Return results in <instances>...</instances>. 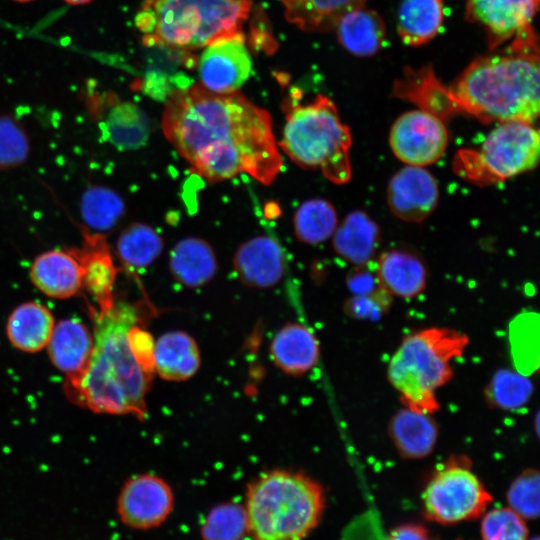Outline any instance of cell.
Returning a JSON list of instances; mask_svg holds the SVG:
<instances>
[{
  "label": "cell",
  "instance_id": "obj_1",
  "mask_svg": "<svg viewBox=\"0 0 540 540\" xmlns=\"http://www.w3.org/2000/svg\"><path fill=\"white\" fill-rule=\"evenodd\" d=\"M162 130L191 171L209 183L246 173L270 185L283 166L269 112L238 91L215 93L200 83L174 90Z\"/></svg>",
  "mask_w": 540,
  "mask_h": 540
},
{
  "label": "cell",
  "instance_id": "obj_2",
  "mask_svg": "<svg viewBox=\"0 0 540 540\" xmlns=\"http://www.w3.org/2000/svg\"><path fill=\"white\" fill-rule=\"evenodd\" d=\"M90 310L94 319L92 355L82 375L64 383V391L70 401L93 412L143 420L154 374L136 359L128 339L129 329L144 321L143 310L140 305L116 300L109 309Z\"/></svg>",
  "mask_w": 540,
  "mask_h": 540
},
{
  "label": "cell",
  "instance_id": "obj_3",
  "mask_svg": "<svg viewBox=\"0 0 540 540\" xmlns=\"http://www.w3.org/2000/svg\"><path fill=\"white\" fill-rule=\"evenodd\" d=\"M539 48L530 26L514 36L506 51L472 61L448 87L458 112L487 124H532L540 112Z\"/></svg>",
  "mask_w": 540,
  "mask_h": 540
},
{
  "label": "cell",
  "instance_id": "obj_4",
  "mask_svg": "<svg viewBox=\"0 0 540 540\" xmlns=\"http://www.w3.org/2000/svg\"><path fill=\"white\" fill-rule=\"evenodd\" d=\"M244 507L252 540H303L322 519L325 494L310 476L275 469L248 484Z\"/></svg>",
  "mask_w": 540,
  "mask_h": 540
},
{
  "label": "cell",
  "instance_id": "obj_5",
  "mask_svg": "<svg viewBox=\"0 0 540 540\" xmlns=\"http://www.w3.org/2000/svg\"><path fill=\"white\" fill-rule=\"evenodd\" d=\"M251 0H145L136 26L147 46L198 49L242 32Z\"/></svg>",
  "mask_w": 540,
  "mask_h": 540
},
{
  "label": "cell",
  "instance_id": "obj_6",
  "mask_svg": "<svg viewBox=\"0 0 540 540\" xmlns=\"http://www.w3.org/2000/svg\"><path fill=\"white\" fill-rule=\"evenodd\" d=\"M469 337L460 331L431 327L405 337L387 367L390 384L404 407L425 414L439 409L436 391L453 377L451 361L461 357Z\"/></svg>",
  "mask_w": 540,
  "mask_h": 540
},
{
  "label": "cell",
  "instance_id": "obj_7",
  "mask_svg": "<svg viewBox=\"0 0 540 540\" xmlns=\"http://www.w3.org/2000/svg\"><path fill=\"white\" fill-rule=\"evenodd\" d=\"M278 147L298 166L320 171L330 182L345 184L352 176V136L331 99L318 95L302 105L290 102Z\"/></svg>",
  "mask_w": 540,
  "mask_h": 540
},
{
  "label": "cell",
  "instance_id": "obj_8",
  "mask_svg": "<svg viewBox=\"0 0 540 540\" xmlns=\"http://www.w3.org/2000/svg\"><path fill=\"white\" fill-rule=\"evenodd\" d=\"M540 136L532 124L499 123L478 149L459 150L453 170L475 185H491L534 169L539 161Z\"/></svg>",
  "mask_w": 540,
  "mask_h": 540
},
{
  "label": "cell",
  "instance_id": "obj_9",
  "mask_svg": "<svg viewBox=\"0 0 540 540\" xmlns=\"http://www.w3.org/2000/svg\"><path fill=\"white\" fill-rule=\"evenodd\" d=\"M492 496L468 464L454 461L442 466L428 482L424 513L440 524H454L480 517Z\"/></svg>",
  "mask_w": 540,
  "mask_h": 540
},
{
  "label": "cell",
  "instance_id": "obj_10",
  "mask_svg": "<svg viewBox=\"0 0 540 540\" xmlns=\"http://www.w3.org/2000/svg\"><path fill=\"white\" fill-rule=\"evenodd\" d=\"M448 140L444 120L421 109L399 116L389 133L392 152L409 166L424 167L435 163L445 153Z\"/></svg>",
  "mask_w": 540,
  "mask_h": 540
},
{
  "label": "cell",
  "instance_id": "obj_11",
  "mask_svg": "<svg viewBox=\"0 0 540 540\" xmlns=\"http://www.w3.org/2000/svg\"><path fill=\"white\" fill-rule=\"evenodd\" d=\"M175 504L171 486L163 478L149 473L130 477L117 498L120 521L135 530L161 526L172 514Z\"/></svg>",
  "mask_w": 540,
  "mask_h": 540
},
{
  "label": "cell",
  "instance_id": "obj_12",
  "mask_svg": "<svg viewBox=\"0 0 540 540\" xmlns=\"http://www.w3.org/2000/svg\"><path fill=\"white\" fill-rule=\"evenodd\" d=\"M252 59L243 32L207 45L199 60L200 84L215 93H233L248 80Z\"/></svg>",
  "mask_w": 540,
  "mask_h": 540
},
{
  "label": "cell",
  "instance_id": "obj_13",
  "mask_svg": "<svg viewBox=\"0 0 540 540\" xmlns=\"http://www.w3.org/2000/svg\"><path fill=\"white\" fill-rule=\"evenodd\" d=\"M438 199L437 181L424 167L406 165L388 183V206L405 222H422L435 210Z\"/></svg>",
  "mask_w": 540,
  "mask_h": 540
},
{
  "label": "cell",
  "instance_id": "obj_14",
  "mask_svg": "<svg viewBox=\"0 0 540 540\" xmlns=\"http://www.w3.org/2000/svg\"><path fill=\"white\" fill-rule=\"evenodd\" d=\"M539 0H468L466 19L486 31L491 49L532 26Z\"/></svg>",
  "mask_w": 540,
  "mask_h": 540
},
{
  "label": "cell",
  "instance_id": "obj_15",
  "mask_svg": "<svg viewBox=\"0 0 540 540\" xmlns=\"http://www.w3.org/2000/svg\"><path fill=\"white\" fill-rule=\"evenodd\" d=\"M233 268L245 285L265 289L281 281L286 271V259L280 244L274 238L262 235L238 247Z\"/></svg>",
  "mask_w": 540,
  "mask_h": 540
},
{
  "label": "cell",
  "instance_id": "obj_16",
  "mask_svg": "<svg viewBox=\"0 0 540 540\" xmlns=\"http://www.w3.org/2000/svg\"><path fill=\"white\" fill-rule=\"evenodd\" d=\"M29 274L34 286L50 298L68 299L83 288L82 268L73 248L41 253Z\"/></svg>",
  "mask_w": 540,
  "mask_h": 540
},
{
  "label": "cell",
  "instance_id": "obj_17",
  "mask_svg": "<svg viewBox=\"0 0 540 540\" xmlns=\"http://www.w3.org/2000/svg\"><path fill=\"white\" fill-rule=\"evenodd\" d=\"M94 336L81 320L64 319L55 324L46 347L53 365L66 375L65 383L76 381L92 355Z\"/></svg>",
  "mask_w": 540,
  "mask_h": 540
},
{
  "label": "cell",
  "instance_id": "obj_18",
  "mask_svg": "<svg viewBox=\"0 0 540 540\" xmlns=\"http://www.w3.org/2000/svg\"><path fill=\"white\" fill-rule=\"evenodd\" d=\"M82 268L83 288L99 306L106 310L113 306V288L117 276L110 249L99 234L86 235L81 248L73 249Z\"/></svg>",
  "mask_w": 540,
  "mask_h": 540
},
{
  "label": "cell",
  "instance_id": "obj_19",
  "mask_svg": "<svg viewBox=\"0 0 540 540\" xmlns=\"http://www.w3.org/2000/svg\"><path fill=\"white\" fill-rule=\"evenodd\" d=\"M377 285L390 296L412 299L423 292L427 270L415 254L400 249L385 251L374 265Z\"/></svg>",
  "mask_w": 540,
  "mask_h": 540
},
{
  "label": "cell",
  "instance_id": "obj_20",
  "mask_svg": "<svg viewBox=\"0 0 540 540\" xmlns=\"http://www.w3.org/2000/svg\"><path fill=\"white\" fill-rule=\"evenodd\" d=\"M275 366L290 376H301L318 362L320 347L315 335L300 323H289L277 331L270 343Z\"/></svg>",
  "mask_w": 540,
  "mask_h": 540
},
{
  "label": "cell",
  "instance_id": "obj_21",
  "mask_svg": "<svg viewBox=\"0 0 540 540\" xmlns=\"http://www.w3.org/2000/svg\"><path fill=\"white\" fill-rule=\"evenodd\" d=\"M200 351L195 339L184 331L162 334L154 346V370L167 381H185L198 371Z\"/></svg>",
  "mask_w": 540,
  "mask_h": 540
},
{
  "label": "cell",
  "instance_id": "obj_22",
  "mask_svg": "<svg viewBox=\"0 0 540 540\" xmlns=\"http://www.w3.org/2000/svg\"><path fill=\"white\" fill-rule=\"evenodd\" d=\"M388 434L403 458L421 459L434 450L438 427L430 414L404 407L390 419Z\"/></svg>",
  "mask_w": 540,
  "mask_h": 540
},
{
  "label": "cell",
  "instance_id": "obj_23",
  "mask_svg": "<svg viewBox=\"0 0 540 540\" xmlns=\"http://www.w3.org/2000/svg\"><path fill=\"white\" fill-rule=\"evenodd\" d=\"M169 269L183 286L198 288L215 276L216 255L207 241L196 237L184 238L170 252Z\"/></svg>",
  "mask_w": 540,
  "mask_h": 540
},
{
  "label": "cell",
  "instance_id": "obj_24",
  "mask_svg": "<svg viewBox=\"0 0 540 540\" xmlns=\"http://www.w3.org/2000/svg\"><path fill=\"white\" fill-rule=\"evenodd\" d=\"M343 47L357 56L374 55L385 40V25L378 13L357 5L347 10L335 28Z\"/></svg>",
  "mask_w": 540,
  "mask_h": 540
},
{
  "label": "cell",
  "instance_id": "obj_25",
  "mask_svg": "<svg viewBox=\"0 0 540 540\" xmlns=\"http://www.w3.org/2000/svg\"><path fill=\"white\" fill-rule=\"evenodd\" d=\"M54 326L51 311L37 301H29L12 311L6 324V334L18 350L35 353L47 346Z\"/></svg>",
  "mask_w": 540,
  "mask_h": 540
},
{
  "label": "cell",
  "instance_id": "obj_26",
  "mask_svg": "<svg viewBox=\"0 0 540 540\" xmlns=\"http://www.w3.org/2000/svg\"><path fill=\"white\" fill-rule=\"evenodd\" d=\"M333 248L344 260L356 265L370 264L380 239L379 226L362 211L348 214L333 233Z\"/></svg>",
  "mask_w": 540,
  "mask_h": 540
},
{
  "label": "cell",
  "instance_id": "obj_27",
  "mask_svg": "<svg viewBox=\"0 0 540 540\" xmlns=\"http://www.w3.org/2000/svg\"><path fill=\"white\" fill-rule=\"evenodd\" d=\"M393 90L396 97L414 102L419 109L443 120L458 112L448 88L436 79L430 67L409 69L402 79L395 82Z\"/></svg>",
  "mask_w": 540,
  "mask_h": 540
},
{
  "label": "cell",
  "instance_id": "obj_28",
  "mask_svg": "<svg viewBox=\"0 0 540 540\" xmlns=\"http://www.w3.org/2000/svg\"><path fill=\"white\" fill-rule=\"evenodd\" d=\"M444 19V0H404L398 11L397 30L404 43L419 46L439 32Z\"/></svg>",
  "mask_w": 540,
  "mask_h": 540
},
{
  "label": "cell",
  "instance_id": "obj_29",
  "mask_svg": "<svg viewBox=\"0 0 540 540\" xmlns=\"http://www.w3.org/2000/svg\"><path fill=\"white\" fill-rule=\"evenodd\" d=\"M286 19L306 32H323L335 28L339 18L365 0H280Z\"/></svg>",
  "mask_w": 540,
  "mask_h": 540
},
{
  "label": "cell",
  "instance_id": "obj_30",
  "mask_svg": "<svg viewBox=\"0 0 540 540\" xmlns=\"http://www.w3.org/2000/svg\"><path fill=\"white\" fill-rule=\"evenodd\" d=\"M163 240L150 226L135 223L120 234L117 254L125 267L140 270L152 264L163 250Z\"/></svg>",
  "mask_w": 540,
  "mask_h": 540
},
{
  "label": "cell",
  "instance_id": "obj_31",
  "mask_svg": "<svg viewBox=\"0 0 540 540\" xmlns=\"http://www.w3.org/2000/svg\"><path fill=\"white\" fill-rule=\"evenodd\" d=\"M338 226L334 206L324 199L303 202L293 217L297 239L307 244H318L329 239Z\"/></svg>",
  "mask_w": 540,
  "mask_h": 540
},
{
  "label": "cell",
  "instance_id": "obj_32",
  "mask_svg": "<svg viewBox=\"0 0 540 540\" xmlns=\"http://www.w3.org/2000/svg\"><path fill=\"white\" fill-rule=\"evenodd\" d=\"M199 533L202 540H243L248 536L244 504L235 501L216 504L202 520Z\"/></svg>",
  "mask_w": 540,
  "mask_h": 540
},
{
  "label": "cell",
  "instance_id": "obj_33",
  "mask_svg": "<svg viewBox=\"0 0 540 540\" xmlns=\"http://www.w3.org/2000/svg\"><path fill=\"white\" fill-rule=\"evenodd\" d=\"M532 392V383L524 374L502 369L493 376L485 397L493 407L516 410L527 404Z\"/></svg>",
  "mask_w": 540,
  "mask_h": 540
},
{
  "label": "cell",
  "instance_id": "obj_34",
  "mask_svg": "<svg viewBox=\"0 0 540 540\" xmlns=\"http://www.w3.org/2000/svg\"><path fill=\"white\" fill-rule=\"evenodd\" d=\"M123 210L121 198L105 188L91 189L82 201V211L86 222L100 230L111 228L121 217Z\"/></svg>",
  "mask_w": 540,
  "mask_h": 540
},
{
  "label": "cell",
  "instance_id": "obj_35",
  "mask_svg": "<svg viewBox=\"0 0 540 540\" xmlns=\"http://www.w3.org/2000/svg\"><path fill=\"white\" fill-rule=\"evenodd\" d=\"M537 320H533V314L521 315L514 326L511 327L512 353L515 364L520 373H529L538 368V333L533 325Z\"/></svg>",
  "mask_w": 540,
  "mask_h": 540
},
{
  "label": "cell",
  "instance_id": "obj_36",
  "mask_svg": "<svg viewBox=\"0 0 540 540\" xmlns=\"http://www.w3.org/2000/svg\"><path fill=\"white\" fill-rule=\"evenodd\" d=\"M111 131L114 141L126 148H136L144 144L149 135L148 121L135 106H120L113 115Z\"/></svg>",
  "mask_w": 540,
  "mask_h": 540
},
{
  "label": "cell",
  "instance_id": "obj_37",
  "mask_svg": "<svg viewBox=\"0 0 540 540\" xmlns=\"http://www.w3.org/2000/svg\"><path fill=\"white\" fill-rule=\"evenodd\" d=\"M539 472L523 471L511 483L507 492L509 508L524 520H534L539 515Z\"/></svg>",
  "mask_w": 540,
  "mask_h": 540
},
{
  "label": "cell",
  "instance_id": "obj_38",
  "mask_svg": "<svg viewBox=\"0 0 540 540\" xmlns=\"http://www.w3.org/2000/svg\"><path fill=\"white\" fill-rule=\"evenodd\" d=\"M525 520L508 508L488 512L481 523L482 540H527Z\"/></svg>",
  "mask_w": 540,
  "mask_h": 540
},
{
  "label": "cell",
  "instance_id": "obj_39",
  "mask_svg": "<svg viewBox=\"0 0 540 540\" xmlns=\"http://www.w3.org/2000/svg\"><path fill=\"white\" fill-rule=\"evenodd\" d=\"M27 155V140L11 119H0V168L19 164Z\"/></svg>",
  "mask_w": 540,
  "mask_h": 540
},
{
  "label": "cell",
  "instance_id": "obj_40",
  "mask_svg": "<svg viewBox=\"0 0 540 540\" xmlns=\"http://www.w3.org/2000/svg\"><path fill=\"white\" fill-rule=\"evenodd\" d=\"M391 298L386 292L378 287L365 294H356L347 302L348 312L356 316L368 317L371 311L377 312L387 306Z\"/></svg>",
  "mask_w": 540,
  "mask_h": 540
},
{
  "label": "cell",
  "instance_id": "obj_41",
  "mask_svg": "<svg viewBox=\"0 0 540 540\" xmlns=\"http://www.w3.org/2000/svg\"><path fill=\"white\" fill-rule=\"evenodd\" d=\"M388 540H431V538L424 526L403 524L391 531Z\"/></svg>",
  "mask_w": 540,
  "mask_h": 540
},
{
  "label": "cell",
  "instance_id": "obj_42",
  "mask_svg": "<svg viewBox=\"0 0 540 540\" xmlns=\"http://www.w3.org/2000/svg\"><path fill=\"white\" fill-rule=\"evenodd\" d=\"M64 1L73 5H81V4H86L88 2H91L92 0H64Z\"/></svg>",
  "mask_w": 540,
  "mask_h": 540
},
{
  "label": "cell",
  "instance_id": "obj_43",
  "mask_svg": "<svg viewBox=\"0 0 540 540\" xmlns=\"http://www.w3.org/2000/svg\"><path fill=\"white\" fill-rule=\"evenodd\" d=\"M14 1H18V2H28V1H31V0H14Z\"/></svg>",
  "mask_w": 540,
  "mask_h": 540
},
{
  "label": "cell",
  "instance_id": "obj_44",
  "mask_svg": "<svg viewBox=\"0 0 540 540\" xmlns=\"http://www.w3.org/2000/svg\"><path fill=\"white\" fill-rule=\"evenodd\" d=\"M529 540H539V538L536 536V537H534L532 539H529Z\"/></svg>",
  "mask_w": 540,
  "mask_h": 540
}]
</instances>
